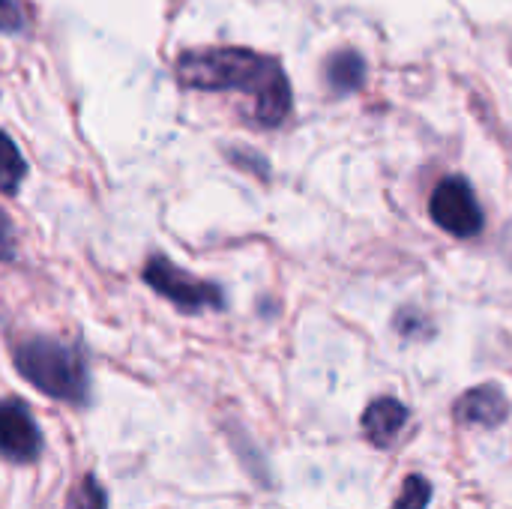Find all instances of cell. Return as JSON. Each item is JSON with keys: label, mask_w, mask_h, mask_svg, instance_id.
<instances>
[{"label": "cell", "mask_w": 512, "mask_h": 509, "mask_svg": "<svg viewBox=\"0 0 512 509\" xmlns=\"http://www.w3.org/2000/svg\"><path fill=\"white\" fill-rule=\"evenodd\" d=\"M24 27V15L12 0H0V33H15Z\"/></svg>", "instance_id": "obj_13"}, {"label": "cell", "mask_w": 512, "mask_h": 509, "mask_svg": "<svg viewBox=\"0 0 512 509\" xmlns=\"http://www.w3.org/2000/svg\"><path fill=\"white\" fill-rule=\"evenodd\" d=\"M429 501H432V483L420 474H411L402 483V492L393 509H429Z\"/></svg>", "instance_id": "obj_11"}, {"label": "cell", "mask_w": 512, "mask_h": 509, "mask_svg": "<svg viewBox=\"0 0 512 509\" xmlns=\"http://www.w3.org/2000/svg\"><path fill=\"white\" fill-rule=\"evenodd\" d=\"M429 213L438 228H444L453 237H474L483 228V210L474 198V189L462 177H447L438 183Z\"/></svg>", "instance_id": "obj_4"}, {"label": "cell", "mask_w": 512, "mask_h": 509, "mask_svg": "<svg viewBox=\"0 0 512 509\" xmlns=\"http://www.w3.org/2000/svg\"><path fill=\"white\" fill-rule=\"evenodd\" d=\"M177 81L189 90H240L255 99V120L279 126L291 111V87L279 60L249 48H201L177 60Z\"/></svg>", "instance_id": "obj_1"}, {"label": "cell", "mask_w": 512, "mask_h": 509, "mask_svg": "<svg viewBox=\"0 0 512 509\" xmlns=\"http://www.w3.org/2000/svg\"><path fill=\"white\" fill-rule=\"evenodd\" d=\"M405 426H408V408L399 399L381 396L363 411V432L369 444L378 450H390L399 441Z\"/></svg>", "instance_id": "obj_7"}, {"label": "cell", "mask_w": 512, "mask_h": 509, "mask_svg": "<svg viewBox=\"0 0 512 509\" xmlns=\"http://www.w3.org/2000/svg\"><path fill=\"white\" fill-rule=\"evenodd\" d=\"M66 509H108V495L102 483L93 474L81 477V483L66 498Z\"/></svg>", "instance_id": "obj_10"}, {"label": "cell", "mask_w": 512, "mask_h": 509, "mask_svg": "<svg viewBox=\"0 0 512 509\" xmlns=\"http://www.w3.org/2000/svg\"><path fill=\"white\" fill-rule=\"evenodd\" d=\"M12 360L18 375L39 393L75 408L90 402V369L78 348L48 336H33L15 345Z\"/></svg>", "instance_id": "obj_2"}, {"label": "cell", "mask_w": 512, "mask_h": 509, "mask_svg": "<svg viewBox=\"0 0 512 509\" xmlns=\"http://www.w3.org/2000/svg\"><path fill=\"white\" fill-rule=\"evenodd\" d=\"M366 66L363 57L354 51H339L327 60V81L336 93H351L363 84Z\"/></svg>", "instance_id": "obj_8"}, {"label": "cell", "mask_w": 512, "mask_h": 509, "mask_svg": "<svg viewBox=\"0 0 512 509\" xmlns=\"http://www.w3.org/2000/svg\"><path fill=\"white\" fill-rule=\"evenodd\" d=\"M144 282L165 300H171L183 312H201V309H222L225 297L222 288L213 282H204L186 270H180L165 255H153L144 267Z\"/></svg>", "instance_id": "obj_3"}, {"label": "cell", "mask_w": 512, "mask_h": 509, "mask_svg": "<svg viewBox=\"0 0 512 509\" xmlns=\"http://www.w3.org/2000/svg\"><path fill=\"white\" fill-rule=\"evenodd\" d=\"M18 255V240H15V228L6 219V213L0 210V261H15Z\"/></svg>", "instance_id": "obj_12"}, {"label": "cell", "mask_w": 512, "mask_h": 509, "mask_svg": "<svg viewBox=\"0 0 512 509\" xmlns=\"http://www.w3.org/2000/svg\"><path fill=\"white\" fill-rule=\"evenodd\" d=\"M45 450V438L21 399L0 402V459L12 465H33Z\"/></svg>", "instance_id": "obj_5"}, {"label": "cell", "mask_w": 512, "mask_h": 509, "mask_svg": "<svg viewBox=\"0 0 512 509\" xmlns=\"http://www.w3.org/2000/svg\"><path fill=\"white\" fill-rule=\"evenodd\" d=\"M27 174V165H24V156L18 153L15 141L0 129V192L3 195H15L21 180Z\"/></svg>", "instance_id": "obj_9"}, {"label": "cell", "mask_w": 512, "mask_h": 509, "mask_svg": "<svg viewBox=\"0 0 512 509\" xmlns=\"http://www.w3.org/2000/svg\"><path fill=\"white\" fill-rule=\"evenodd\" d=\"M510 399L498 384H480L474 390H468L465 396H459L453 417L462 426H474V429H498L510 420Z\"/></svg>", "instance_id": "obj_6"}]
</instances>
